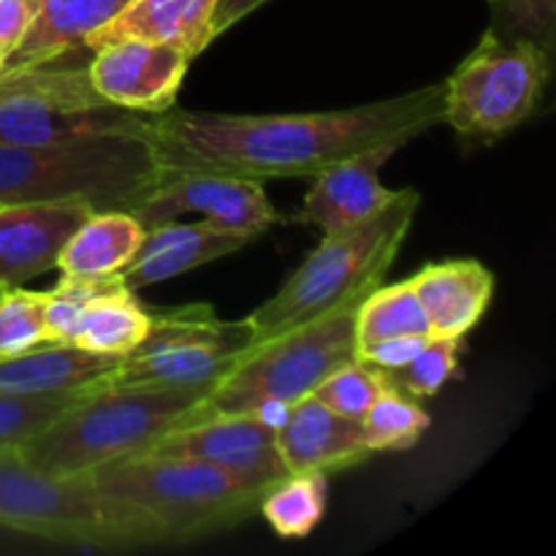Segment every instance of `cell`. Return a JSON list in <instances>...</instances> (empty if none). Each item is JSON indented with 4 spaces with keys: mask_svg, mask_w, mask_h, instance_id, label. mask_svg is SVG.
Returning a JSON list of instances; mask_svg holds the SVG:
<instances>
[{
    "mask_svg": "<svg viewBox=\"0 0 556 556\" xmlns=\"http://www.w3.org/2000/svg\"><path fill=\"white\" fill-rule=\"evenodd\" d=\"M443 123V81L351 109L299 114H220L166 109L144 117L161 172L264 179L315 177L331 163L389 139H418Z\"/></svg>",
    "mask_w": 556,
    "mask_h": 556,
    "instance_id": "1",
    "label": "cell"
},
{
    "mask_svg": "<svg viewBox=\"0 0 556 556\" xmlns=\"http://www.w3.org/2000/svg\"><path fill=\"white\" fill-rule=\"evenodd\" d=\"M117 548L188 543L239 525L261 494L188 456L141 451L87 472Z\"/></svg>",
    "mask_w": 556,
    "mask_h": 556,
    "instance_id": "2",
    "label": "cell"
},
{
    "mask_svg": "<svg viewBox=\"0 0 556 556\" xmlns=\"http://www.w3.org/2000/svg\"><path fill=\"white\" fill-rule=\"evenodd\" d=\"M161 177L144 134L0 144V204L5 206L85 201L92 212H130Z\"/></svg>",
    "mask_w": 556,
    "mask_h": 556,
    "instance_id": "3",
    "label": "cell"
},
{
    "mask_svg": "<svg viewBox=\"0 0 556 556\" xmlns=\"http://www.w3.org/2000/svg\"><path fill=\"white\" fill-rule=\"evenodd\" d=\"M418 204L421 193L416 188L396 190L394 199L369 220L324 233L318 248L277 288L275 296L248 315L253 345L378 288L410 233Z\"/></svg>",
    "mask_w": 556,
    "mask_h": 556,
    "instance_id": "4",
    "label": "cell"
},
{
    "mask_svg": "<svg viewBox=\"0 0 556 556\" xmlns=\"http://www.w3.org/2000/svg\"><path fill=\"white\" fill-rule=\"evenodd\" d=\"M210 386H106L49 424L20 451L22 459L52 476H87L109 462L141 454L193 416Z\"/></svg>",
    "mask_w": 556,
    "mask_h": 556,
    "instance_id": "5",
    "label": "cell"
},
{
    "mask_svg": "<svg viewBox=\"0 0 556 556\" xmlns=\"http://www.w3.org/2000/svg\"><path fill=\"white\" fill-rule=\"evenodd\" d=\"M367 293L239 353L201 402V413H248L258 402L296 405L356 358V309Z\"/></svg>",
    "mask_w": 556,
    "mask_h": 556,
    "instance_id": "6",
    "label": "cell"
},
{
    "mask_svg": "<svg viewBox=\"0 0 556 556\" xmlns=\"http://www.w3.org/2000/svg\"><path fill=\"white\" fill-rule=\"evenodd\" d=\"M147 114L103 101L87 65L65 58L0 71V144H54L106 134H144Z\"/></svg>",
    "mask_w": 556,
    "mask_h": 556,
    "instance_id": "7",
    "label": "cell"
},
{
    "mask_svg": "<svg viewBox=\"0 0 556 556\" xmlns=\"http://www.w3.org/2000/svg\"><path fill=\"white\" fill-rule=\"evenodd\" d=\"M552 54L541 43L489 27L443 81V123L467 139H497L519 128L548 85Z\"/></svg>",
    "mask_w": 556,
    "mask_h": 556,
    "instance_id": "8",
    "label": "cell"
},
{
    "mask_svg": "<svg viewBox=\"0 0 556 556\" xmlns=\"http://www.w3.org/2000/svg\"><path fill=\"white\" fill-rule=\"evenodd\" d=\"M253 345L248 318L223 320L206 304L152 313L144 340L117 362L106 386H215Z\"/></svg>",
    "mask_w": 556,
    "mask_h": 556,
    "instance_id": "9",
    "label": "cell"
},
{
    "mask_svg": "<svg viewBox=\"0 0 556 556\" xmlns=\"http://www.w3.org/2000/svg\"><path fill=\"white\" fill-rule=\"evenodd\" d=\"M0 530L65 546L119 552L90 476H52L20 454L0 456Z\"/></svg>",
    "mask_w": 556,
    "mask_h": 556,
    "instance_id": "10",
    "label": "cell"
},
{
    "mask_svg": "<svg viewBox=\"0 0 556 556\" xmlns=\"http://www.w3.org/2000/svg\"><path fill=\"white\" fill-rule=\"evenodd\" d=\"M130 215L144 231L179 220L182 215H199L201 220L248 242L280 220L266 199L264 182L206 172H163L161 182L130 210Z\"/></svg>",
    "mask_w": 556,
    "mask_h": 556,
    "instance_id": "11",
    "label": "cell"
},
{
    "mask_svg": "<svg viewBox=\"0 0 556 556\" xmlns=\"http://www.w3.org/2000/svg\"><path fill=\"white\" fill-rule=\"evenodd\" d=\"M147 451L199 459L258 494L288 472L277 448V429L266 427L250 413H201L195 407L193 416Z\"/></svg>",
    "mask_w": 556,
    "mask_h": 556,
    "instance_id": "12",
    "label": "cell"
},
{
    "mask_svg": "<svg viewBox=\"0 0 556 556\" xmlns=\"http://www.w3.org/2000/svg\"><path fill=\"white\" fill-rule=\"evenodd\" d=\"M87 76L106 103L139 114H161L174 106L193 60L182 49L150 38H112L90 49Z\"/></svg>",
    "mask_w": 556,
    "mask_h": 556,
    "instance_id": "13",
    "label": "cell"
},
{
    "mask_svg": "<svg viewBox=\"0 0 556 556\" xmlns=\"http://www.w3.org/2000/svg\"><path fill=\"white\" fill-rule=\"evenodd\" d=\"M405 144H410V139L380 141L315 174L313 188L291 215V223L318 228L324 237L378 215L396 193L380 182V168Z\"/></svg>",
    "mask_w": 556,
    "mask_h": 556,
    "instance_id": "14",
    "label": "cell"
},
{
    "mask_svg": "<svg viewBox=\"0 0 556 556\" xmlns=\"http://www.w3.org/2000/svg\"><path fill=\"white\" fill-rule=\"evenodd\" d=\"M92 212L85 201L0 204V288H14L58 266L65 239Z\"/></svg>",
    "mask_w": 556,
    "mask_h": 556,
    "instance_id": "15",
    "label": "cell"
},
{
    "mask_svg": "<svg viewBox=\"0 0 556 556\" xmlns=\"http://www.w3.org/2000/svg\"><path fill=\"white\" fill-rule=\"evenodd\" d=\"M277 448L288 472H340L367 462L362 421L329 410L313 394L299 400L277 429Z\"/></svg>",
    "mask_w": 556,
    "mask_h": 556,
    "instance_id": "16",
    "label": "cell"
},
{
    "mask_svg": "<svg viewBox=\"0 0 556 556\" xmlns=\"http://www.w3.org/2000/svg\"><path fill=\"white\" fill-rule=\"evenodd\" d=\"M244 244L248 239L223 231L206 220L161 223L155 228H147L134 261L119 275L130 291H139V288L188 275L217 258H226L242 250Z\"/></svg>",
    "mask_w": 556,
    "mask_h": 556,
    "instance_id": "17",
    "label": "cell"
},
{
    "mask_svg": "<svg viewBox=\"0 0 556 556\" xmlns=\"http://www.w3.org/2000/svg\"><path fill=\"white\" fill-rule=\"evenodd\" d=\"M410 286L429 318L432 337H462L476 329L494 296V275L472 258L427 264Z\"/></svg>",
    "mask_w": 556,
    "mask_h": 556,
    "instance_id": "18",
    "label": "cell"
},
{
    "mask_svg": "<svg viewBox=\"0 0 556 556\" xmlns=\"http://www.w3.org/2000/svg\"><path fill=\"white\" fill-rule=\"evenodd\" d=\"M125 5L128 0H38L36 16L5 58L3 71L30 68L87 47Z\"/></svg>",
    "mask_w": 556,
    "mask_h": 556,
    "instance_id": "19",
    "label": "cell"
},
{
    "mask_svg": "<svg viewBox=\"0 0 556 556\" xmlns=\"http://www.w3.org/2000/svg\"><path fill=\"white\" fill-rule=\"evenodd\" d=\"M215 9L217 0H128V5L106 27H101L85 49L112 38L136 36L172 43L195 60L215 41Z\"/></svg>",
    "mask_w": 556,
    "mask_h": 556,
    "instance_id": "20",
    "label": "cell"
},
{
    "mask_svg": "<svg viewBox=\"0 0 556 556\" xmlns=\"http://www.w3.org/2000/svg\"><path fill=\"white\" fill-rule=\"evenodd\" d=\"M119 358L85 348L43 342L16 356L0 358V394H52L106 383Z\"/></svg>",
    "mask_w": 556,
    "mask_h": 556,
    "instance_id": "21",
    "label": "cell"
},
{
    "mask_svg": "<svg viewBox=\"0 0 556 556\" xmlns=\"http://www.w3.org/2000/svg\"><path fill=\"white\" fill-rule=\"evenodd\" d=\"M141 239H144V228L130 212H90L79 223V228L65 239L54 269L81 277L119 275L134 261Z\"/></svg>",
    "mask_w": 556,
    "mask_h": 556,
    "instance_id": "22",
    "label": "cell"
},
{
    "mask_svg": "<svg viewBox=\"0 0 556 556\" xmlns=\"http://www.w3.org/2000/svg\"><path fill=\"white\" fill-rule=\"evenodd\" d=\"M150 324L152 313L119 277L112 288L87 302L76 320L71 345L101 353V356L123 358L144 340Z\"/></svg>",
    "mask_w": 556,
    "mask_h": 556,
    "instance_id": "23",
    "label": "cell"
},
{
    "mask_svg": "<svg viewBox=\"0 0 556 556\" xmlns=\"http://www.w3.org/2000/svg\"><path fill=\"white\" fill-rule=\"evenodd\" d=\"M329 481L324 472H286L258 497V510L275 535L307 538L324 521Z\"/></svg>",
    "mask_w": 556,
    "mask_h": 556,
    "instance_id": "24",
    "label": "cell"
},
{
    "mask_svg": "<svg viewBox=\"0 0 556 556\" xmlns=\"http://www.w3.org/2000/svg\"><path fill=\"white\" fill-rule=\"evenodd\" d=\"M424 334L432 337L429 318L413 291L410 280L383 286L367 293L356 309V358L367 348L378 342L391 340V337H410Z\"/></svg>",
    "mask_w": 556,
    "mask_h": 556,
    "instance_id": "25",
    "label": "cell"
},
{
    "mask_svg": "<svg viewBox=\"0 0 556 556\" xmlns=\"http://www.w3.org/2000/svg\"><path fill=\"white\" fill-rule=\"evenodd\" d=\"M429 429V416L418 400L396 386H386L362 418L364 443L369 454H400L410 451Z\"/></svg>",
    "mask_w": 556,
    "mask_h": 556,
    "instance_id": "26",
    "label": "cell"
},
{
    "mask_svg": "<svg viewBox=\"0 0 556 556\" xmlns=\"http://www.w3.org/2000/svg\"><path fill=\"white\" fill-rule=\"evenodd\" d=\"M96 386L52 394H0V456L20 454L36 434L85 400Z\"/></svg>",
    "mask_w": 556,
    "mask_h": 556,
    "instance_id": "27",
    "label": "cell"
},
{
    "mask_svg": "<svg viewBox=\"0 0 556 556\" xmlns=\"http://www.w3.org/2000/svg\"><path fill=\"white\" fill-rule=\"evenodd\" d=\"M462 337H429L421 351L400 369L386 372L391 386L405 391L413 400L434 396L459 369Z\"/></svg>",
    "mask_w": 556,
    "mask_h": 556,
    "instance_id": "28",
    "label": "cell"
},
{
    "mask_svg": "<svg viewBox=\"0 0 556 556\" xmlns=\"http://www.w3.org/2000/svg\"><path fill=\"white\" fill-rule=\"evenodd\" d=\"M386 386H389V378H386L383 369L372 367V364L362 362V358H353V362L334 369L313 391V396L324 402L329 410L353 418V421H362Z\"/></svg>",
    "mask_w": 556,
    "mask_h": 556,
    "instance_id": "29",
    "label": "cell"
},
{
    "mask_svg": "<svg viewBox=\"0 0 556 556\" xmlns=\"http://www.w3.org/2000/svg\"><path fill=\"white\" fill-rule=\"evenodd\" d=\"M47 340V302L43 293L22 286L0 288V358L16 356Z\"/></svg>",
    "mask_w": 556,
    "mask_h": 556,
    "instance_id": "30",
    "label": "cell"
},
{
    "mask_svg": "<svg viewBox=\"0 0 556 556\" xmlns=\"http://www.w3.org/2000/svg\"><path fill=\"white\" fill-rule=\"evenodd\" d=\"M492 30L508 38H527L554 52L556 0H489Z\"/></svg>",
    "mask_w": 556,
    "mask_h": 556,
    "instance_id": "31",
    "label": "cell"
},
{
    "mask_svg": "<svg viewBox=\"0 0 556 556\" xmlns=\"http://www.w3.org/2000/svg\"><path fill=\"white\" fill-rule=\"evenodd\" d=\"M427 340L429 337H424V334L391 337V340H383V342H378V345L362 351L358 353V358L367 364H372V367L383 369V372H391V369L405 367V364L410 362L418 351H421L424 342Z\"/></svg>",
    "mask_w": 556,
    "mask_h": 556,
    "instance_id": "32",
    "label": "cell"
},
{
    "mask_svg": "<svg viewBox=\"0 0 556 556\" xmlns=\"http://www.w3.org/2000/svg\"><path fill=\"white\" fill-rule=\"evenodd\" d=\"M36 9L38 0H0V43L9 54L30 27Z\"/></svg>",
    "mask_w": 556,
    "mask_h": 556,
    "instance_id": "33",
    "label": "cell"
},
{
    "mask_svg": "<svg viewBox=\"0 0 556 556\" xmlns=\"http://www.w3.org/2000/svg\"><path fill=\"white\" fill-rule=\"evenodd\" d=\"M264 3H269V0H217L215 20H212L215 38L223 36V33H226L228 27L237 25V22H242L248 14L258 11Z\"/></svg>",
    "mask_w": 556,
    "mask_h": 556,
    "instance_id": "34",
    "label": "cell"
},
{
    "mask_svg": "<svg viewBox=\"0 0 556 556\" xmlns=\"http://www.w3.org/2000/svg\"><path fill=\"white\" fill-rule=\"evenodd\" d=\"M5 58H9V52H5V47H3V43H0V71H3Z\"/></svg>",
    "mask_w": 556,
    "mask_h": 556,
    "instance_id": "35",
    "label": "cell"
}]
</instances>
